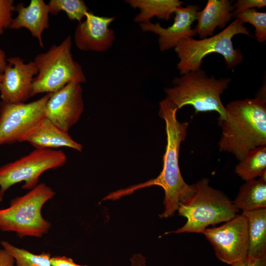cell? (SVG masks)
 Masks as SVG:
<instances>
[{
  "mask_svg": "<svg viewBox=\"0 0 266 266\" xmlns=\"http://www.w3.org/2000/svg\"><path fill=\"white\" fill-rule=\"evenodd\" d=\"M0 266H15L14 258L3 248L0 249Z\"/></svg>",
  "mask_w": 266,
  "mask_h": 266,
  "instance_id": "obj_28",
  "label": "cell"
},
{
  "mask_svg": "<svg viewBox=\"0 0 266 266\" xmlns=\"http://www.w3.org/2000/svg\"><path fill=\"white\" fill-rule=\"evenodd\" d=\"M47 93L29 103L0 101V146L20 142L40 120L45 117Z\"/></svg>",
  "mask_w": 266,
  "mask_h": 266,
  "instance_id": "obj_9",
  "label": "cell"
},
{
  "mask_svg": "<svg viewBox=\"0 0 266 266\" xmlns=\"http://www.w3.org/2000/svg\"><path fill=\"white\" fill-rule=\"evenodd\" d=\"M233 202L242 212L266 208V176L246 181Z\"/></svg>",
  "mask_w": 266,
  "mask_h": 266,
  "instance_id": "obj_20",
  "label": "cell"
},
{
  "mask_svg": "<svg viewBox=\"0 0 266 266\" xmlns=\"http://www.w3.org/2000/svg\"><path fill=\"white\" fill-rule=\"evenodd\" d=\"M13 0H0V35L9 29L13 20L12 12L15 6Z\"/></svg>",
  "mask_w": 266,
  "mask_h": 266,
  "instance_id": "obj_25",
  "label": "cell"
},
{
  "mask_svg": "<svg viewBox=\"0 0 266 266\" xmlns=\"http://www.w3.org/2000/svg\"><path fill=\"white\" fill-rule=\"evenodd\" d=\"M177 110L166 99L160 102L159 114L165 122L167 138L163 169L160 174L143 183L111 193L104 200H116L138 189L159 186L165 192V210L160 217L166 218L172 216L178 210L179 203L192 194L193 184H187L183 178L178 159L180 145L186 139L189 123L180 122L177 119Z\"/></svg>",
  "mask_w": 266,
  "mask_h": 266,
  "instance_id": "obj_1",
  "label": "cell"
},
{
  "mask_svg": "<svg viewBox=\"0 0 266 266\" xmlns=\"http://www.w3.org/2000/svg\"><path fill=\"white\" fill-rule=\"evenodd\" d=\"M235 172L245 181L266 176V145L251 150L236 166Z\"/></svg>",
  "mask_w": 266,
  "mask_h": 266,
  "instance_id": "obj_21",
  "label": "cell"
},
{
  "mask_svg": "<svg viewBox=\"0 0 266 266\" xmlns=\"http://www.w3.org/2000/svg\"><path fill=\"white\" fill-rule=\"evenodd\" d=\"M35 149H51L67 147L82 151L83 146L76 142L69 134L46 117L40 120L21 139Z\"/></svg>",
  "mask_w": 266,
  "mask_h": 266,
  "instance_id": "obj_15",
  "label": "cell"
},
{
  "mask_svg": "<svg viewBox=\"0 0 266 266\" xmlns=\"http://www.w3.org/2000/svg\"><path fill=\"white\" fill-rule=\"evenodd\" d=\"M0 244L13 257L15 266H52L49 252L35 254L24 248L16 247L6 241H1Z\"/></svg>",
  "mask_w": 266,
  "mask_h": 266,
  "instance_id": "obj_22",
  "label": "cell"
},
{
  "mask_svg": "<svg viewBox=\"0 0 266 266\" xmlns=\"http://www.w3.org/2000/svg\"><path fill=\"white\" fill-rule=\"evenodd\" d=\"M233 1L208 0L197 14L196 30L201 39L213 35L217 27L224 28L233 17Z\"/></svg>",
  "mask_w": 266,
  "mask_h": 266,
  "instance_id": "obj_18",
  "label": "cell"
},
{
  "mask_svg": "<svg viewBox=\"0 0 266 266\" xmlns=\"http://www.w3.org/2000/svg\"><path fill=\"white\" fill-rule=\"evenodd\" d=\"M243 34L254 38L243 23L236 18L219 33L200 40L189 37L182 40L174 48L179 59L177 64L181 75L200 69L203 58L211 53H218L224 58L227 67L231 69L240 64L244 57L240 50L233 47V37Z\"/></svg>",
  "mask_w": 266,
  "mask_h": 266,
  "instance_id": "obj_5",
  "label": "cell"
},
{
  "mask_svg": "<svg viewBox=\"0 0 266 266\" xmlns=\"http://www.w3.org/2000/svg\"><path fill=\"white\" fill-rule=\"evenodd\" d=\"M50 263L52 266H87L77 264L72 259L65 256L51 257Z\"/></svg>",
  "mask_w": 266,
  "mask_h": 266,
  "instance_id": "obj_27",
  "label": "cell"
},
{
  "mask_svg": "<svg viewBox=\"0 0 266 266\" xmlns=\"http://www.w3.org/2000/svg\"><path fill=\"white\" fill-rule=\"evenodd\" d=\"M248 220V244L247 261L266 266V208L242 212Z\"/></svg>",
  "mask_w": 266,
  "mask_h": 266,
  "instance_id": "obj_17",
  "label": "cell"
},
{
  "mask_svg": "<svg viewBox=\"0 0 266 266\" xmlns=\"http://www.w3.org/2000/svg\"><path fill=\"white\" fill-rule=\"evenodd\" d=\"M55 194L50 187L42 183L12 199L9 207L0 209V230L15 232L20 238L42 237L49 232L51 224L43 218L42 208Z\"/></svg>",
  "mask_w": 266,
  "mask_h": 266,
  "instance_id": "obj_6",
  "label": "cell"
},
{
  "mask_svg": "<svg viewBox=\"0 0 266 266\" xmlns=\"http://www.w3.org/2000/svg\"><path fill=\"white\" fill-rule=\"evenodd\" d=\"M6 55L4 51L0 48V73H2L6 65Z\"/></svg>",
  "mask_w": 266,
  "mask_h": 266,
  "instance_id": "obj_29",
  "label": "cell"
},
{
  "mask_svg": "<svg viewBox=\"0 0 266 266\" xmlns=\"http://www.w3.org/2000/svg\"><path fill=\"white\" fill-rule=\"evenodd\" d=\"M6 61L0 82L1 101L24 102L33 97V81L38 71L36 64L34 61L26 64L19 57L9 58Z\"/></svg>",
  "mask_w": 266,
  "mask_h": 266,
  "instance_id": "obj_12",
  "label": "cell"
},
{
  "mask_svg": "<svg viewBox=\"0 0 266 266\" xmlns=\"http://www.w3.org/2000/svg\"><path fill=\"white\" fill-rule=\"evenodd\" d=\"M202 233L222 262L233 266L247 260L248 225L243 214L236 215L220 226L206 228Z\"/></svg>",
  "mask_w": 266,
  "mask_h": 266,
  "instance_id": "obj_10",
  "label": "cell"
},
{
  "mask_svg": "<svg viewBox=\"0 0 266 266\" xmlns=\"http://www.w3.org/2000/svg\"><path fill=\"white\" fill-rule=\"evenodd\" d=\"M85 20L77 25L74 35L76 46L82 51L102 52L113 45L115 39L114 31L109 28L114 17L96 15L90 11Z\"/></svg>",
  "mask_w": 266,
  "mask_h": 266,
  "instance_id": "obj_14",
  "label": "cell"
},
{
  "mask_svg": "<svg viewBox=\"0 0 266 266\" xmlns=\"http://www.w3.org/2000/svg\"><path fill=\"white\" fill-rule=\"evenodd\" d=\"M71 45L69 35L59 44H54L35 56L33 61L38 71L33 81V96L55 93L71 82L86 81L81 66L73 58Z\"/></svg>",
  "mask_w": 266,
  "mask_h": 266,
  "instance_id": "obj_7",
  "label": "cell"
},
{
  "mask_svg": "<svg viewBox=\"0 0 266 266\" xmlns=\"http://www.w3.org/2000/svg\"><path fill=\"white\" fill-rule=\"evenodd\" d=\"M3 196H2L0 194V202H2V200H3Z\"/></svg>",
  "mask_w": 266,
  "mask_h": 266,
  "instance_id": "obj_30",
  "label": "cell"
},
{
  "mask_svg": "<svg viewBox=\"0 0 266 266\" xmlns=\"http://www.w3.org/2000/svg\"><path fill=\"white\" fill-rule=\"evenodd\" d=\"M241 22L249 23L255 27V36L257 40L264 43L266 40V13L252 8L243 11L235 17Z\"/></svg>",
  "mask_w": 266,
  "mask_h": 266,
  "instance_id": "obj_24",
  "label": "cell"
},
{
  "mask_svg": "<svg viewBox=\"0 0 266 266\" xmlns=\"http://www.w3.org/2000/svg\"><path fill=\"white\" fill-rule=\"evenodd\" d=\"M84 109L81 84L71 82L52 93L45 107V117L68 133L79 120Z\"/></svg>",
  "mask_w": 266,
  "mask_h": 266,
  "instance_id": "obj_11",
  "label": "cell"
},
{
  "mask_svg": "<svg viewBox=\"0 0 266 266\" xmlns=\"http://www.w3.org/2000/svg\"><path fill=\"white\" fill-rule=\"evenodd\" d=\"M209 179L203 178L193 184V192L179 203V215L187 222L177 230L166 234L183 233H202L210 225L227 222L239 211L222 192L209 185Z\"/></svg>",
  "mask_w": 266,
  "mask_h": 266,
  "instance_id": "obj_3",
  "label": "cell"
},
{
  "mask_svg": "<svg viewBox=\"0 0 266 266\" xmlns=\"http://www.w3.org/2000/svg\"><path fill=\"white\" fill-rule=\"evenodd\" d=\"M15 11L17 12V15L13 19L9 29L26 28L43 48L42 35L50 27L48 4L43 0H32L27 6L20 2L15 6Z\"/></svg>",
  "mask_w": 266,
  "mask_h": 266,
  "instance_id": "obj_16",
  "label": "cell"
},
{
  "mask_svg": "<svg viewBox=\"0 0 266 266\" xmlns=\"http://www.w3.org/2000/svg\"><path fill=\"white\" fill-rule=\"evenodd\" d=\"M231 81L229 78L209 77L201 69L190 71L173 79V87L165 89V99L177 110L191 105L196 113L216 111L219 114L218 121L222 120L226 110L221 95Z\"/></svg>",
  "mask_w": 266,
  "mask_h": 266,
  "instance_id": "obj_4",
  "label": "cell"
},
{
  "mask_svg": "<svg viewBox=\"0 0 266 266\" xmlns=\"http://www.w3.org/2000/svg\"><path fill=\"white\" fill-rule=\"evenodd\" d=\"M225 118L218 121L221 151L239 161L252 149L266 145V100L264 93L253 99L235 100L225 106Z\"/></svg>",
  "mask_w": 266,
  "mask_h": 266,
  "instance_id": "obj_2",
  "label": "cell"
},
{
  "mask_svg": "<svg viewBox=\"0 0 266 266\" xmlns=\"http://www.w3.org/2000/svg\"><path fill=\"white\" fill-rule=\"evenodd\" d=\"M200 8L196 4H187L176 7L174 11L175 17L173 24L167 28L162 27L159 23L150 22L139 24L143 32L153 33L159 36L160 50L166 51L175 48L183 39L193 37L197 34L192 24L196 20L197 14Z\"/></svg>",
  "mask_w": 266,
  "mask_h": 266,
  "instance_id": "obj_13",
  "label": "cell"
},
{
  "mask_svg": "<svg viewBox=\"0 0 266 266\" xmlns=\"http://www.w3.org/2000/svg\"><path fill=\"white\" fill-rule=\"evenodd\" d=\"M66 156L61 150L35 149L29 154L0 167V193L3 196L12 186L21 182L22 188L31 190L46 170L64 166Z\"/></svg>",
  "mask_w": 266,
  "mask_h": 266,
  "instance_id": "obj_8",
  "label": "cell"
},
{
  "mask_svg": "<svg viewBox=\"0 0 266 266\" xmlns=\"http://www.w3.org/2000/svg\"><path fill=\"white\" fill-rule=\"evenodd\" d=\"M266 6L265 0H238L233 5V17H235L236 15L245 10L255 7L260 8Z\"/></svg>",
  "mask_w": 266,
  "mask_h": 266,
  "instance_id": "obj_26",
  "label": "cell"
},
{
  "mask_svg": "<svg viewBox=\"0 0 266 266\" xmlns=\"http://www.w3.org/2000/svg\"><path fill=\"white\" fill-rule=\"evenodd\" d=\"M2 79V73H0V82L1 81Z\"/></svg>",
  "mask_w": 266,
  "mask_h": 266,
  "instance_id": "obj_31",
  "label": "cell"
},
{
  "mask_svg": "<svg viewBox=\"0 0 266 266\" xmlns=\"http://www.w3.org/2000/svg\"><path fill=\"white\" fill-rule=\"evenodd\" d=\"M49 13L56 15L64 11L71 20L81 22L89 11L85 2L82 0H51L48 3Z\"/></svg>",
  "mask_w": 266,
  "mask_h": 266,
  "instance_id": "obj_23",
  "label": "cell"
},
{
  "mask_svg": "<svg viewBox=\"0 0 266 266\" xmlns=\"http://www.w3.org/2000/svg\"><path fill=\"white\" fill-rule=\"evenodd\" d=\"M125 2L133 8L139 9L133 19L139 24L150 22L154 17L168 20L175 8L184 4L179 0H126Z\"/></svg>",
  "mask_w": 266,
  "mask_h": 266,
  "instance_id": "obj_19",
  "label": "cell"
}]
</instances>
